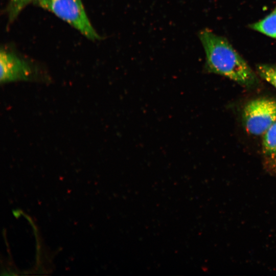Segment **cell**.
Segmentation results:
<instances>
[{"instance_id":"1","label":"cell","mask_w":276,"mask_h":276,"mask_svg":"<svg viewBox=\"0 0 276 276\" xmlns=\"http://www.w3.org/2000/svg\"><path fill=\"white\" fill-rule=\"evenodd\" d=\"M198 37L205 52L208 72L246 86L256 83L255 73L225 38L208 29L199 31Z\"/></svg>"},{"instance_id":"2","label":"cell","mask_w":276,"mask_h":276,"mask_svg":"<svg viewBox=\"0 0 276 276\" xmlns=\"http://www.w3.org/2000/svg\"><path fill=\"white\" fill-rule=\"evenodd\" d=\"M35 4L67 22L89 39L101 38L91 24L81 0H40Z\"/></svg>"},{"instance_id":"3","label":"cell","mask_w":276,"mask_h":276,"mask_svg":"<svg viewBox=\"0 0 276 276\" xmlns=\"http://www.w3.org/2000/svg\"><path fill=\"white\" fill-rule=\"evenodd\" d=\"M242 118L248 133L263 134L276 122V100L262 98L249 101L244 108Z\"/></svg>"},{"instance_id":"4","label":"cell","mask_w":276,"mask_h":276,"mask_svg":"<svg viewBox=\"0 0 276 276\" xmlns=\"http://www.w3.org/2000/svg\"><path fill=\"white\" fill-rule=\"evenodd\" d=\"M1 83L33 80L36 71L29 61L12 51L2 48L0 53Z\"/></svg>"},{"instance_id":"5","label":"cell","mask_w":276,"mask_h":276,"mask_svg":"<svg viewBox=\"0 0 276 276\" xmlns=\"http://www.w3.org/2000/svg\"><path fill=\"white\" fill-rule=\"evenodd\" d=\"M262 150L267 158L276 163V122L263 134Z\"/></svg>"},{"instance_id":"6","label":"cell","mask_w":276,"mask_h":276,"mask_svg":"<svg viewBox=\"0 0 276 276\" xmlns=\"http://www.w3.org/2000/svg\"><path fill=\"white\" fill-rule=\"evenodd\" d=\"M252 29L276 38V7L264 19L250 25Z\"/></svg>"},{"instance_id":"7","label":"cell","mask_w":276,"mask_h":276,"mask_svg":"<svg viewBox=\"0 0 276 276\" xmlns=\"http://www.w3.org/2000/svg\"><path fill=\"white\" fill-rule=\"evenodd\" d=\"M40 0H9L6 12L9 23L12 22L28 5Z\"/></svg>"},{"instance_id":"8","label":"cell","mask_w":276,"mask_h":276,"mask_svg":"<svg viewBox=\"0 0 276 276\" xmlns=\"http://www.w3.org/2000/svg\"><path fill=\"white\" fill-rule=\"evenodd\" d=\"M258 75L276 88V65L262 64L257 66Z\"/></svg>"}]
</instances>
